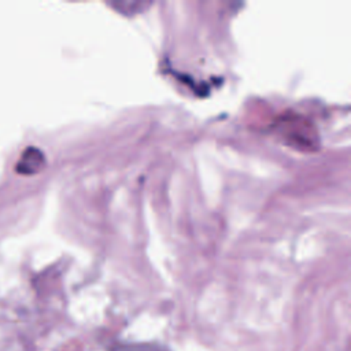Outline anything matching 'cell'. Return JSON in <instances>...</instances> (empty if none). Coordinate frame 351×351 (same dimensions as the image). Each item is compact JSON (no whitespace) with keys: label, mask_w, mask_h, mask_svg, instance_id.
Segmentation results:
<instances>
[{"label":"cell","mask_w":351,"mask_h":351,"mask_svg":"<svg viewBox=\"0 0 351 351\" xmlns=\"http://www.w3.org/2000/svg\"><path fill=\"white\" fill-rule=\"evenodd\" d=\"M45 166V156L34 147L25 149L21 159L16 163V171L21 174H36Z\"/></svg>","instance_id":"6da1fadb"},{"label":"cell","mask_w":351,"mask_h":351,"mask_svg":"<svg viewBox=\"0 0 351 351\" xmlns=\"http://www.w3.org/2000/svg\"><path fill=\"white\" fill-rule=\"evenodd\" d=\"M115 11L122 12L125 15H134L137 12H141L144 8H147L151 3H144V1H111L108 3Z\"/></svg>","instance_id":"7a4b0ae2"}]
</instances>
